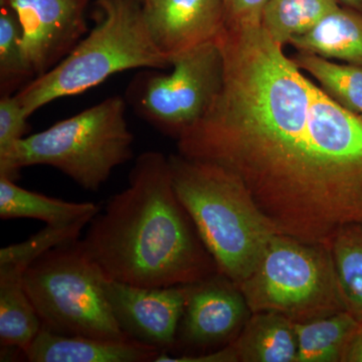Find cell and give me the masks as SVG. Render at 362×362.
Returning <instances> with one entry per match:
<instances>
[{
    "mask_svg": "<svg viewBox=\"0 0 362 362\" xmlns=\"http://www.w3.org/2000/svg\"><path fill=\"white\" fill-rule=\"evenodd\" d=\"M252 313L305 322L346 310L328 247L278 233L239 287Z\"/></svg>",
    "mask_w": 362,
    "mask_h": 362,
    "instance_id": "52a82bcc",
    "label": "cell"
},
{
    "mask_svg": "<svg viewBox=\"0 0 362 362\" xmlns=\"http://www.w3.org/2000/svg\"><path fill=\"white\" fill-rule=\"evenodd\" d=\"M225 13L226 28L247 30L261 26L267 0H220Z\"/></svg>",
    "mask_w": 362,
    "mask_h": 362,
    "instance_id": "d4e9b609",
    "label": "cell"
},
{
    "mask_svg": "<svg viewBox=\"0 0 362 362\" xmlns=\"http://www.w3.org/2000/svg\"><path fill=\"white\" fill-rule=\"evenodd\" d=\"M140 1L143 2V1H144V0H140Z\"/></svg>",
    "mask_w": 362,
    "mask_h": 362,
    "instance_id": "f1b7e54d",
    "label": "cell"
},
{
    "mask_svg": "<svg viewBox=\"0 0 362 362\" xmlns=\"http://www.w3.org/2000/svg\"><path fill=\"white\" fill-rule=\"evenodd\" d=\"M82 243L107 277L140 287L192 284L218 272L158 151L137 157L128 187L90 221Z\"/></svg>",
    "mask_w": 362,
    "mask_h": 362,
    "instance_id": "7a4b0ae2",
    "label": "cell"
},
{
    "mask_svg": "<svg viewBox=\"0 0 362 362\" xmlns=\"http://www.w3.org/2000/svg\"><path fill=\"white\" fill-rule=\"evenodd\" d=\"M168 159L178 199L218 271L239 288L280 233L228 169L180 153Z\"/></svg>",
    "mask_w": 362,
    "mask_h": 362,
    "instance_id": "3957f363",
    "label": "cell"
},
{
    "mask_svg": "<svg viewBox=\"0 0 362 362\" xmlns=\"http://www.w3.org/2000/svg\"><path fill=\"white\" fill-rule=\"evenodd\" d=\"M339 6L337 0H267L261 28L284 47L293 37L309 32Z\"/></svg>",
    "mask_w": 362,
    "mask_h": 362,
    "instance_id": "d6986e66",
    "label": "cell"
},
{
    "mask_svg": "<svg viewBox=\"0 0 362 362\" xmlns=\"http://www.w3.org/2000/svg\"><path fill=\"white\" fill-rule=\"evenodd\" d=\"M342 362H362V320L345 349Z\"/></svg>",
    "mask_w": 362,
    "mask_h": 362,
    "instance_id": "4316f807",
    "label": "cell"
},
{
    "mask_svg": "<svg viewBox=\"0 0 362 362\" xmlns=\"http://www.w3.org/2000/svg\"><path fill=\"white\" fill-rule=\"evenodd\" d=\"M289 45L300 52L362 66V13L339 6Z\"/></svg>",
    "mask_w": 362,
    "mask_h": 362,
    "instance_id": "5bb4252c",
    "label": "cell"
},
{
    "mask_svg": "<svg viewBox=\"0 0 362 362\" xmlns=\"http://www.w3.org/2000/svg\"><path fill=\"white\" fill-rule=\"evenodd\" d=\"M106 278L82 240H76L45 252L23 281L44 329L68 337L131 339L113 315Z\"/></svg>",
    "mask_w": 362,
    "mask_h": 362,
    "instance_id": "8992f818",
    "label": "cell"
},
{
    "mask_svg": "<svg viewBox=\"0 0 362 362\" xmlns=\"http://www.w3.org/2000/svg\"><path fill=\"white\" fill-rule=\"evenodd\" d=\"M101 211L94 202H71L18 187L16 181L0 176V218H35L49 226H65L92 221Z\"/></svg>",
    "mask_w": 362,
    "mask_h": 362,
    "instance_id": "9a60e30c",
    "label": "cell"
},
{
    "mask_svg": "<svg viewBox=\"0 0 362 362\" xmlns=\"http://www.w3.org/2000/svg\"><path fill=\"white\" fill-rule=\"evenodd\" d=\"M30 77L23 51V33L18 16L1 1L0 9V78L1 87L18 84Z\"/></svg>",
    "mask_w": 362,
    "mask_h": 362,
    "instance_id": "603a6c76",
    "label": "cell"
},
{
    "mask_svg": "<svg viewBox=\"0 0 362 362\" xmlns=\"http://www.w3.org/2000/svg\"><path fill=\"white\" fill-rule=\"evenodd\" d=\"M292 59L300 70L319 83L333 101L345 110L362 116V66L337 64L309 52H298Z\"/></svg>",
    "mask_w": 362,
    "mask_h": 362,
    "instance_id": "ac0fdd59",
    "label": "cell"
},
{
    "mask_svg": "<svg viewBox=\"0 0 362 362\" xmlns=\"http://www.w3.org/2000/svg\"><path fill=\"white\" fill-rule=\"evenodd\" d=\"M233 362L239 361L237 349L233 343L226 345L223 349L213 350L194 356H173L168 352H161L156 359V362Z\"/></svg>",
    "mask_w": 362,
    "mask_h": 362,
    "instance_id": "484cf974",
    "label": "cell"
},
{
    "mask_svg": "<svg viewBox=\"0 0 362 362\" xmlns=\"http://www.w3.org/2000/svg\"><path fill=\"white\" fill-rule=\"evenodd\" d=\"M337 1L340 6L350 7L362 13V0H337Z\"/></svg>",
    "mask_w": 362,
    "mask_h": 362,
    "instance_id": "83f0119b",
    "label": "cell"
},
{
    "mask_svg": "<svg viewBox=\"0 0 362 362\" xmlns=\"http://www.w3.org/2000/svg\"><path fill=\"white\" fill-rule=\"evenodd\" d=\"M104 288L117 323L128 337L173 352L190 284L140 287L107 277Z\"/></svg>",
    "mask_w": 362,
    "mask_h": 362,
    "instance_id": "30bf717a",
    "label": "cell"
},
{
    "mask_svg": "<svg viewBox=\"0 0 362 362\" xmlns=\"http://www.w3.org/2000/svg\"><path fill=\"white\" fill-rule=\"evenodd\" d=\"M223 84L178 153L233 173L282 235L329 249L362 226V118L304 76L259 28L218 40Z\"/></svg>",
    "mask_w": 362,
    "mask_h": 362,
    "instance_id": "6da1fadb",
    "label": "cell"
},
{
    "mask_svg": "<svg viewBox=\"0 0 362 362\" xmlns=\"http://www.w3.org/2000/svg\"><path fill=\"white\" fill-rule=\"evenodd\" d=\"M143 13L152 39L171 61L207 42L226 28L220 0H144Z\"/></svg>",
    "mask_w": 362,
    "mask_h": 362,
    "instance_id": "7c38bea8",
    "label": "cell"
},
{
    "mask_svg": "<svg viewBox=\"0 0 362 362\" xmlns=\"http://www.w3.org/2000/svg\"><path fill=\"white\" fill-rule=\"evenodd\" d=\"M25 115L18 97L6 94L0 100V161L11 154L16 143L23 139L26 128Z\"/></svg>",
    "mask_w": 362,
    "mask_h": 362,
    "instance_id": "cb8c5ba5",
    "label": "cell"
},
{
    "mask_svg": "<svg viewBox=\"0 0 362 362\" xmlns=\"http://www.w3.org/2000/svg\"><path fill=\"white\" fill-rule=\"evenodd\" d=\"M42 322L23 281H0V344L25 354L42 329Z\"/></svg>",
    "mask_w": 362,
    "mask_h": 362,
    "instance_id": "ffe728a7",
    "label": "cell"
},
{
    "mask_svg": "<svg viewBox=\"0 0 362 362\" xmlns=\"http://www.w3.org/2000/svg\"><path fill=\"white\" fill-rule=\"evenodd\" d=\"M89 220L65 226L47 225L44 230L18 244L0 250V280L23 281L28 267L42 255L59 245L78 240Z\"/></svg>",
    "mask_w": 362,
    "mask_h": 362,
    "instance_id": "44dd1931",
    "label": "cell"
},
{
    "mask_svg": "<svg viewBox=\"0 0 362 362\" xmlns=\"http://www.w3.org/2000/svg\"><path fill=\"white\" fill-rule=\"evenodd\" d=\"M13 9L21 26L23 51L30 77L58 65L87 32L89 0H1Z\"/></svg>",
    "mask_w": 362,
    "mask_h": 362,
    "instance_id": "9c48e42d",
    "label": "cell"
},
{
    "mask_svg": "<svg viewBox=\"0 0 362 362\" xmlns=\"http://www.w3.org/2000/svg\"><path fill=\"white\" fill-rule=\"evenodd\" d=\"M169 74H141L131 82L128 100L144 120L176 140L213 106L223 84L218 42L181 54Z\"/></svg>",
    "mask_w": 362,
    "mask_h": 362,
    "instance_id": "ba28073f",
    "label": "cell"
},
{
    "mask_svg": "<svg viewBox=\"0 0 362 362\" xmlns=\"http://www.w3.org/2000/svg\"><path fill=\"white\" fill-rule=\"evenodd\" d=\"M134 136L125 99L107 98L47 129L23 137L0 161V176L16 181L21 168H57L89 192H98L114 169L132 158Z\"/></svg>",
    "mask_w": 362,
    "mask_h": 362,
    "instance_id": "5b68a950",
    "label": "cell"
},
{
    "mask_svg": "<svg viewBox=\"0 0 362 362\" xmlns=\"http://www.w3.org/2000/svg\"><path fill=\"white\" fill-rule=\"evenodd\" d=\"M247 310L239 288L220 272L192 283L171 354L192 349L187 356H194L223 345L239 329Z\"/></svg>",
    "mask_w": 362,
    "mask_h": 362,
    "instance_id": "8fae6325",
    "label": "cell"
},
{
    "mask_svg": "<svg viewBox=\"0 0 362 362\" xmlns=\"http://www.w3.org/2000/svg\"><path fill=\"white\" fill-rule=\"evenodd\" d=\"M233 343L239 361L296 362L295 322L281 314L252 313L237 341Z\"/></svg>",
    "mask_w": 362,
    "mask_h": 362,
    "instance_id": "2e32d148",
    "label": "cell"
},
{
    "mask_svg": "<svg viewBox=\"0 0 362 362\" xmlns=\"http://www.w3.org/2000/svg\"><path fill=\"white\" fill-rule=\"evenodd\" d=\"M95 21L94 28L65 59L16 95L26 116L121 71L173 65L152 39L140 0H96Z\"/></svg>",
    "mask_w": 362,
    "mask_h": 362,
    "instance_id": "277c9868",
    "label": "cell"
},
{
    "mask_svg": "<svg viewBox=\"0 0 362 362\" xmlns=\"http://www.w3.org/2000/svg\"><path fill=\"white\" fill-rule=\"evenodd\" d=\"M361 118H362V116H361Z\"/></svg>",
    "mask_w": 362,
    "mask_h": 362,
    "instance_id": "f546056e",
    "label": "cell"
},
{
    "mask_svg": "<svg viewBox=\"0 0 362 362\" xmlns=\"http://www.w3.org/2000/svg\"><path fill=\"white\" fill-rule=\"evenodd\" d=\"M329 250L345 308L362 320V226L343 230Z\"/></svg>",
    "mask_w": 362,
    "mask_h": 362,
    "instance_id": "7402d4cb",
    "label": "cell"
},
{
    "mask_svg": "<svg viewBox=\"0 0 362 362\" xmlns=\"http://www.w3.org/2000/svg\"><path fill=\"white\" fill-rule=\"evenodd\" d=\"M361 320L349 310L305 322H295L296 362H342Z\"/></svg>",
    "mask_w": 362,
    "mask_h": 362,
    "instance_id": "e0dca14e",
    "label": "cell"
},
{
    "mask_svg": "<svg viewBox=\"0 0 362 362\" xmlns=\"http://www.w3.org/2000/svg\"><path fill=\"white\" fill-rule=\"evenodd\" d=\"M160 354L133 339L68 337L42 328L23 356L32 362H156Z\"/></svg>",
    "mask_w": 362,
    "mask_h": 362,
    "instance_id": "4fadbf2b",
    "label": "cell"
}]
</instances>
